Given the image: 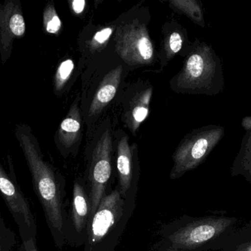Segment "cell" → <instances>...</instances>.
<instances>
[{"mask_svg": "<svg viewBox=\"0 0 251 251\" xmlns=\"http://www.w3.org/2000/svg\"><path fill=\"white\" fill-rule=\"evenodd\" d=\"M15 136L30 171L34 192L42 206L53 241L62 250L66 245V180L44 160L39 143L29 125H16Z\"/></svg>", "mask_w": 251, "mask_h": 251, "instance_id": "1", "label": "cell"}, {"mask_svg": "<svg viewBox=\"0 0 251 251\" xmlns=\"http://www.w3.org/2000/svg\"><path fill=\"white\" fill-rule=\"evenodd\" d=\"M238 223L223 213L183 215L161 227L153 251H220Z\"/></svg>", "mask_w": 251, "mask_h": 251, "instance_id": "2", "label": "cell"}, {"mask_svg": "<svg viewBox=\"0 0 251 251\" xmlns=\"http://www.w3.org/2000/svg\"><path fill=\"white\" fill-rule=\"evenodd\" d=\"M140 169L134 164L131 187L126 197L116 186L107 193L90 221L83 251H116L136 207Z\"/></svg>", "mask_w": 251, "mask_h": 251, "instance_id": "3", "label": "cell"}, {"mask_svg": "<svg viewBox=\"0 0 251 251\" xmlns=\"http://www.w3.org/2000/svg\"><path fill=\"white\" fill-rule=\"evenodd\" d=\"M177 83L178 88L196 94L212 96L224 91V64L212 46L200 42L194 46Z\"/></svg>", "mask_w": 251, "mask_h": 251, "instance_id": "4", "label": "cell"}, {"mask_svg": "<svg viewBox=\"0 0 251 251\" xmlns=\"http://www.w3.org/2000/svg\"><path fill=\"white\" fill-rule=\"evenodd\" d=\"M224 135L225 128L221 125H209L193 131L176 150L170 178H181L201 165Z\"/></svg>", "mask_w": 251, "mask_h": 251, "instance_id": "5", "label": "cell"}, {"mask_svg": "<svg viewBox=\"0 0 251 251\" xmlns=\"http://www.w3.org/2000/svg\"><path fill=\"white\" fill-rule=\"evenodd\" d=\"M9 172L0 163V194L18 227L22 242L36 239L37 224L30 205L18 183L13 161L7 156Z\"/></svg>", "mask_w": 251, "mask_h": 251, "instance_id": "6", "label": "cell"}, {"mask_svg": "<svg viewBox=\"0 0 251 251\" xmlns=\"http://www.w3.org/2000/svg\"><path fill=\"white\" fill-rule=\"evenodd\" d=\"M112 139L107 131L91 152L88 170L84 177L91 201V218L107 195L112 175Z\"/></svg>", "mask_w": 251, "mask_h": 251, "instance_id": "7", "label": "cell"}, {"mask_svg": "<svg viewBox=\"0 0 251 251\" xmlns=\"http://www.w3.org/2000/svg\"><path fill=\"white\" fill-rule=\"evenodd\" d=\"M91 219V201L85 178L79 177L74 182L70 208L66 218V244L74 247L84 246Z\"/></svg>", "mask_w": 251, "mask_h": 251, "instance_id": "8", "label": "cell"}, {"mask_svg": "<svg viewBox=\"0 0 251 251\" xmlns=\"http://www.w3.org/2000/svg\"><path fill=\"white\" fill-rule=\"evenodd\" d=\"M116 50L128 64L145 65L151 63L153 47L144 25L131 24L119 29Z\"/></svg>", "mask_w": 251, "mask_h": 251, "instance_id": "9", "label": "cell"}, {"mask_svg": "<svg viewBox=\"0 0 251 251\" xmlns=\"http://www.w3.org/2000/svg\"><path fill=\"white\" fill-rule=\"evenodd\" d=\"M26 32L22 4L19 0L0 3V59L5 64L11 57L13 43Z\"/></svg>", "mask_w": 251, "mask_h": 251, "instance_id": "10", "label": "cell"}, {"mask_svg": "<svg viewBox=\"0 0 251 251\" xmlns=\"http://www.w3.org/2000/svg\"><path fill=\"white\" fill-rule=\"evenodd\" d=\"M134 162L128 143V138L124 137L118 144L117 171L119 184L117 187L122 196L126 197L132 183Z\"/></svg>", "mask_w": 251, "mask_h": 251, "instance_id": "11", "label": "cell"}, {"mask_svg": "<svg viewBox=\"0 0 251 251\" xmlns=\"http://www.w3.org/2000/svg\"><path fill=\"white\" fill-rule=\"evenodd\" d=\"M80 116L76 106L72 108L66 119L60 124L56 135V142L64 156L72 150L79 138Z\"/></svg>", "mask_w": 251, "mask_h": 251, "instance_id": "12", "label": "cell"}, {"mask_svg": "<svg viewBox=\"0 0 251 251\" xmlns=\"http://www.w3.org/2000/svg\"><path fill=\"white\" fill-rule=\"evenodd\" d=\"M122 74V66H119L106 75L91 103V116L100 113L113 100L120 84Z\"/></svg>", "mask_w": 251, "mask_h": 251, "instance_id": "13", "label": "cell"}, {"mask_svg": "<svg viewBox=\"0 0 251 251\" xmlns=\"http://www.w3.org/2000/svg\"><path fill=\"white\" fill-rule=\"evenodd\" d=\"M232 177L241 176L251 185V129L246 131L231 167Z\"/></svg>", "mask_w": 251, "mask_h": 251, "instance_id": "14", "label": "cell"}, {"mask_svg": "<svg viewBox=\"0 0 251 251\" xmlns=\"http://www.w3.org/2000/svg\"><path fill=\"white\" fill-rule=\"evenodd\" d=\"M220 251H251V220L238 225L227 237Z\"/></svg>", "mask_w": 251, "mask_h": 251, "instance_id": "15", "label": "cell"}, {"mask_svg": "<svg viewBox=\"0 0 251 251\" xmlns=\"http://www.w3.org/2000/svg\"><path fill=\"white\" fill-rule=\"evenodd\" d=\"M171 4H174L177 9L187 14L192 20L201 27H205L204 16L199 3L194 0H184V1H172Z\"/></svg>", "mask_w": 251, "mask_h": 251, "instance_id": "16", "label": "cell"}, {"mask_svg": "<svg viewBox=\"0 0 251 251\" xmlns=\"http://www.w3.org/2000/svg\"><path fill=\"white\" fill-rule=\"evenodd\" d=\"M43 27L44 30L50 34L57 35L62 28V22L51 1L46 5L43 13Z\"/></svg>", "mask_w": 251, "mask_h": 251, "instance_id": "17", "label": "cell"}, {"mask_svg": "<svg viewBox=\"0 0 251 251\" xmlns=\"http://www.w3.org/2000/svg\"><path fill=\"white\" fill-rule=\"evenodd\" d=\"M75 64L73 60L67 59L59 65L54 78V91L58 93L64 88L73 72Z\"/></svg>", "mask_w": 251, "mask_h": 251, "instance_id": "18", "label": "cell"}, {"mask_svg": "<svg viewBox=\"0 0 251 251\" xmlns=\"http://www.w3.org/2000/svg\"><path fill=\"white\" fill-rule=\"evenodd\" d=\"M16 243L14 231L7 226L0 212V251H13Z\"/></svg>", "mask_w": 251, "mask_h": 251, "instance_id": "19", "label": "cell"}, {"mask_svg": "<svg viewBox=\"0 0 251 251\" xmlns=\"http://www.w3.org/2000/svg\"><path fill=\"white\" fill-rule=\"evenodd\" d=\"M151 91H148L143 96L142 101L136 105L132 111L133 125L134 128H137L141 122L146 119L149 114V103L150 101Z\"/></svg>", "mask_w": 251, "mask_h": 251, "instance_id": "20", "label": "cell"}, {"mask_svg": "<svg viewBox=\"0 0 251 251\" xmlns=\"http://www.w3.org/2000/svg\"><path fill=\"white\" fill-rule=\"evenodd\" d=\"M183 39L181 34L178 32H172L165 41V50L169 58L181 50Z\"/></svg>", "mask_w": 251, "mask_h": 251, "instance_id": "21", "label": "cell"}, {"mask_svg": "<svg viewBox=\"0 0 251 251\" xmlns=\"http://www.w3.org/2000/svg\"><path fill=\"white\" fill-rule=\"evenodd\" d=\"M112 28H105L97 32L91 40V47L93 50H97L107 42L113 33Z\"/></svg>", "mask_w": 251, "mask_h": 251, "instance_id": "22", "label": "cell"}, {"mask_svg": "<svg viewBox=\"0 0 251 251\" xmlns=\"http://www.w3.org/2000/svg\"><path fill=\"white\" fill-rule=\"evenodd\" d=\"M20 251H39L37 247L36 239L22 242L20 246Z\"/></svg>", "mask_w": 251, "mask_h": 251, "instance_id": "23", "label": "cell"}, {"mask_svg": "<svg viewBox=\"0 0 251 251\" xmlns=\"http://www.w3.org/2000/svg\"><path fill=\"white\" fill-rule=\"evenodd\" d=\"M86 1L85 0H74L72 1V7L75 13H82L85 7Z\"/></svg>", "mask_w": 251, "mask_h": 251, "instance_id": "24", "label": "cell"}, {"mask_svg": "<svg viewBox=\"0 0 251 251\" xmlns=\"http://www.w3.org/2000/svg\"><path fill=\"white\" fill-rule=\"evenodd\" d=\"M242 127L244 128L245 131H248L251 129V116H246L242 120Z\"/></svg>", "mask_w": 251, "mask_h": 251, "instance_id": "25", "label": "cell"}]
</instances>
